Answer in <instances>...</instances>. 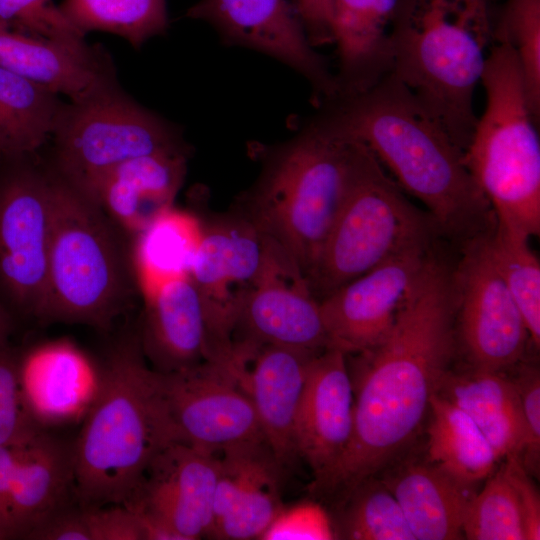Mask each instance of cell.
<instances>
[{
    "instance_id": "obj_1",
    "label": "cell",
    "mask_w": 540,
    "mask_h": 540,
    "mask_svg": "<svg viewBox=\"0 0 540 540\" xmlns=\"http://www.w3.org/2000/svg\"><path fill=\"white\" fill-rule=\"evenodd\" d=\"M455 350L453 275L431 257L387 336L356 353L349 369L352 436L318 491L346 498L408 445L428 416Z\"/></svg>"
},
{
    "instance_id": "obj_2",
    "label": "cell",
    "mask_w": 540,
    "mask_h": 540,
    "mask_svg": "<svg viewBox=\"0 0 540 540\" xmlns=\"http://www.w3.org/2000/svg\"><path fill=\"white\" fill-rule=\"evenodd\" d=\"M321 105L317 118L365 144L398 186L427 208L437 230L469 240L492 229L493 211L464 152L392 72L361 93Z\"/></svg>"
},
{
    "instance_id": "obj_3",
    "label": "cell",
    "mask_w": 540,
    "mask_h": 540,
    "mask_svg": "<svg viewBox=\"0 0 540 540\" xmlns=\"http://www.w3.org/2000/svg\"><path fill=\"white\" fill-rule=\"evenodd\" d=\"M502 0H398L391 72L464 152Z\"/></svg>"
},
{
    "instance_id": "obj_4",
    "label": "cell",
    "mask_w": 540,
    "mask_h": 540,
    "mask_svg": "<svg viewBox=\"0 0 540 540\" xmlns=\"http://www.w3.org/2000/svg\"><path fill=\"white\" fill-rule=\"evenodd\" d=\"M152 372L138 335L123 336L110 351L98 395L73 443L77 504L125 505L153 458L174 443Z\"/></svg>"
},
{
    "instance_id": "obj_5",
    "label": "cell",
    "mask_w": 540,
    "mask_h": 540,
    "mask_svg": "<svg viewBox=\"0 0 540 540\" xmlns=\"http://www.w3.org/2000/svg\"><path fill=\"white\" fill-rule=\"evenodd\" d=\"M352 150L353 139L315 117L272 149L247 195L246 217L280 244L305 276L342 205Z\"/></svg>"
},
{
    "instance_id": "obj_6",
    "label": "cell",
    "mask_w": 540,
    "mask_h": 540,
    "mask_svg": "<svg viewBox=\"0 0 540 540\" xmlns=\"http://www.w3.org/2000/svg\"><path fill=\"white\" fill-rule=\"evenodd\" d=\"M50 171L48 297L43 322L109 330L134 288L115 224L101 206Z\"/></svg>"
},
{
    "instance_id": "obj_7",
    "label": "cell",
    "mask_w": 540,
    "mask_h": 540,
    "mask_svg": "<svg viewBox=\"0 0 540 540\" xmlns=\"http://www.w3.org/2000/svg\"><path fill=\"white\" fill-rule=\"evenodd\" d=\"M481 84L486 102L464 162L495 219L540 233V141L520 64L506 43L490 48Z\"/></svg>"
},
{
    "instance_id": "obj_8",
    "label": "cell",
    "mask_w": 540,
    "mask_h": 540,
    "mask_svg": "<svg viewBox=\"0 0 540 540\" xmlns=\"http://www.w3.org/2000/svg\"><path fill=\"white\" fill-rule=\"evenodd\" d=\"M434 229L370 149L353 139L345 196L306 274L309 286L321 300L401 253L430 246Z\"/></svg>"
},
{
    "instance_id": "obj_9",
    "label": "cell",
    "mask_w": 540,
    "mask_h": 540,
    "mask_svg": "<svg viewBox=\"0 0 540 540\" xmlns=\"http://www.w3.org/2000/svg\"><path fill=\"white\" fill-rule=\"evenodd\" d=\"M50 139L52 169L87 196L125 161L189 150L178 127L133 100L119 84L81 102H64Z\"/></svg>"
},
{
    "instance_id": "obj_10",
    "label": "cell",
    "mask_w": 540,
    "mask_h": 540,
    "mask_svg": "<svg viewBox=\"0 0 540 540\" xmlns=\"http://www.w3.org/2000/svg\"><path fill=\"white\" fill-rule=\"evenodd\" d=\"M152 380L174 442L217 453L265 441L251 399L227 363L204 360L172 372L153 369Z\"/></svg>"
},
{
    "instance_id": "obj_11",
    "label": "cell",
    "mask_w": 540,
    "mask_h": 540,
    "mask_svg": "<svg viewBox=\"0 0 540 540\" xmlns=\"http://www.w3.org/2000/svg\"><path fill=\"white\" fill-rule=\"evenodd\" d=\"M265 235L247 218L203 226L188 275L203 311L206 359L226 361L233 348L240 316L259 275Z\"/></svg>"
},
{
    "instance_id": "obj_12",
    "label": "cell",
    "mask_w": 540,
    "mask_h": 540,
    "mask_svg": "<svg viewBox=\"0 0 540 540\" xmlns=\"http://www.w3.org/2000/svg\"><path fill=\"white\" fill-rule=\"evenodd\" d=\"M22 158L0 174V287L15 306L42 321L48 297L50 171Z\"/></svg>"
},
{
    "instance_id": "obj_13",
    "label": "cell",
    "mask_w": 540,
    "mask_h": 540,
    "mask_svg": "<svg viewBox=\"0 0 540 540\" xmlns=\"http://www.w3.org/2000/svg\"><path fill=\"white\" fill-rule=\"evenodd\" d=\"M488 233L467 240L453 275L456 330L472 368L503 372L521 360L530 336L493 260Z\"/></svg>"
},
{
    "instance_id": "obj_14",
    "label": "cell",
    "mask_w": 540,
    "mask_h": 540,
    "mask_svg": "<svg viewBox=\"0 0 540 540\" xmlns=\"http://www.w3.org/2000/svg\"><path fill=\"white\" fill-rule=\"evenodd\" d=\"M186 15L211 24L224 43L267 54L296 70L319 105L336 96L335 75L310 44L295 0H200Z\"/></svg>"
},
{
    "instance_id": "obj_15",
    "label": "cell",
    "mask_w": 540,
    "mask_h": 540,
    "mask_svg": "<svg viewBox=\"0 0 540 540\" xmlns=\"http://www.w3.org/2000/svg\"><path fill=\"white\" fill-rule=\"evenodd\" d=\"M430 258L429 246L410 249L319 300L329 348L347 355L378 345Z\"/></svg>"
},
{
    "instance_id": "obj_16",
    "label": "cell",
    "mask_w": 540,
    "mask_h": 540,
    "mask_svg": "<svg viewBox=\"0 0 540 540\" xmlns=\"http://www.w3.org/2000/svg\"><path fill=\"white\" fill-rule=\"evenodd\" d=\"M238 331L242 333L240 339L309 354L329 348L320 302L306 276L285 249L268 236L259 275L235 334Z\"/></svg>"
},
{
    "instance_id": "obj_17",
    "label": "cell",
    "mask_w": 540,
    "mask_h": 540,
    "mask_svg": "<svg viewBox=\"0 0 540 540\" xmlns=\"http://www.w3.org/2000/svg\"><path fill=\"white\" fill-rule=\"evenodd\" d=\"M316 354L237 339L228 359L254 406L263 437L283 469L298 456L295 421Z\"/></svg>"
},
{
    "instance_id": "obj_18",
    "label": "cell",
    "mask_w": 540,
    "mask_h": 540,
    "mask_svg": "<svg viewBox=\"0 0 540 540\" xmlns=\"http://www.w3.org/2000/svg\"><path fill=\"white\" fill-rule=\"evenodd\" d=\"M354 396L346 354L326 348L309 361L295 421L298 456L317 490L344 455L353 430Z\"/></svg>"
},
{
    "instance_id": "obj_19",
    "label": "cell",
    "mask_w": 540,
    "mask_h": 540,
    "mask_svg": "<svg viewBox=\"0 0 540 540\" xmlns=\"http://www.w3.org/2000/svg\"><path fill=\"white\" fill-rule=\"evenodd\" d=\"M218 465V452L171 443L153 458L139 488L125 505L150 511L181 540L207 537Z\"/></svg>"
},
{
    "instance_id": "obj_20",
    "label": "cell",
    "mask_w": 540,
    "mask_h": 540,
    "mask_svg": "<svg viewBox=\"0 0 540 540\" xmlns=\"http://www.w3.org/2000/svg\"><path fill=\"white\" fill-rule=\"evenodd\" d=\"M0 66L70 102H81L118 83L109 53L85 40L35 37L0 24Z\"/></svg>"
},
{
    "instance_id": "obj_21",
    "label": "cell",
    "mask_w": 540,
    "mask_h": 540,
    "mask_svg": "<svg viewBox=\"0 0 540 540\" xmlns=\"http://www.w3.org/2000/svg\"><path fill=\"white\" fill-rule=\"evenodd\" d=\"M24 406L42 430L82 420L94 403L101 369L69 340L41 344L19 357Z\"/></svg>"
},
{
    "instance_id": "obj_22",
    "label": "cell",
    "mask_w": 540,
    "mask_h": 540,
    "mask_svg": "<svg viewBox=\"0 0 540 540\" xmlns=\"http://www.w3.org/2000/svg\"><path fill=\"white\" fill-rule=\"evenodd\" d=\"M189 150L136 157L112 169L88 196L108 217L137 236L173 207L187 172Z\"/></svg>"
},
{
    "instance_id": "obj_23",
    "label": "cell",
    "mask_w": 540,
    "mask_h": 540,
    "mask_svg": "<svg viewBox=\"0 0 540 540\" xmlns=\"http://www.w3.org/2000/svg\"><path fill=\"white\" fill-rule=\"evenodd\" d=\"M74 499L73 443L40 432L16 464L7 498V539L27 535Z\"/></svg>"
},
{
    "instance_id": "obj_24",
    "label": "cell",
    "mask_w": 540,
    "mask_h": 540,
    "mask_svg": "<svg viewBox=\"0 0 540 540\" xmlns=\"http://www.w3.org/2000/svg\"><path fill=\"white\" fill-rule=\"evenodd\" d=\"M144 300L138 336L153 369L172 372L206 359L202 306L188 274L160 284Z\"/></svg>"
},
{
    "instance_id": "obj_25",
    "label": "cell",
    "mask_w": 540,
    "mask_h": 540,
    "mask_svg": "<svg viewBox=\"0 0 540 540\" xmlns=\"http://www.w3.org/2000/svg\"><path fill=\"white\" fill-rule=\"evenodd\" d=\"M398 0H332L338 54L335 97L361 93L392 70L390 28Z\"/></svg>"
},
{
    "instance_id": "obj_26",
    "label": "cell",
    "mask_w": 540,
    "mask_h": 540,
    "mask_svg": "<svg viewBox=\"0 0 540 540\" xmlns=\"http://www.w3.org/2000/svg\"><path fill=\"white\" fill-rule=\"evenodd\" d=\"M399 503L416 540L463 536V521L475 494L431 461L409 460L382 480Z\"/></svg>"
},
{
    "instance_id": "obj_27",
    "label": "cell",
    "mask_w": 540,
    "mask_h": 540,
    "mask_svg": "<svg viewBox=\"0 0 540 540\" xmlns=\"http://www.w3.org/2000/svg\"><path fill=\"white\" fill-rule=\"evenodd\" d=\"M436 393L472 419L499 460L508 455L520 457L526 440L522 404L516 385L502 371L449 370Z\"/></svg>"
},
{
    "instance_id": "obj_28",
    "label": "cell",
    "mask_w": 540,
    "mask_h": 540,
    "mask_svg": "<svg viewBox=\"0 0 540 540\" xmlns=\"http://www.w3.org/2000/svg\"><path fill=\"white\" fill-rule=\"evenodd\" d=\"M428 416L429 461L470 486L492 474L499 459L465 412L435 393Z\"/></svg>"
},
{
    "instance_id": "obj_29",
    "label": "cell",
    "mask_w": 540,
    "mask_h": 540,
    "mask_svg": "<svg viewBox=\"0 0 540 540\" xmlns=\"http://www.w3.org/2000/svg\"><path fill=\"white\" fill-rule=\"evenodd\" d=\"M58 96L0 66V156H29L43 147L64 103Z\"/></svg>"
},
{
    "instance_id": "obj_30",
    "label": "cell",
    "mask_w": 540,
    "mask_h": 540,
    "mask_svg": "<svg viewBox=\"0 0 540 540\" xmlns=\"http://www.w3.org/2000/svg\"><path fill=\"white\" fill-rule=\"evenodd\" d=\"M203 226L173 207L136 236L133 264L143 294L188 274Z\"/></svg>"
},
{
    "instance_id": "obj_31",
    "label": "cell",
    "mask_w": 540,
    "mask_h": 540,
    "mask_svg": "<svg viewBox=\"0 0 540 540\" xmlns=\"http://www.w3.org/2000/svg\"><path fill=\"white\" fill-rule=\"evenodd\" d=\"M59 7L84 35L112 33L136 49L168 28L166 0H63Z\"/></svg>"
},
{
    "instance_id": "obj_32",
    "label": "cell",
    "mask_w": 540,
    "mask_h": 540,
    "mask_svg": "<svg viewBox=\"0 0 540 540\" xmlns=\"http://www.w3.org/2000/svg\"><path fill=\"white\" fill-rule=\"evenodd\" d=\"M530 237L494 217L488 233L493 260L524 318L530 341L540 344V263Z\"/></svg>"
},
{
    "instance_id": "obj_33",
    "label": "cell",
    "mask_w": 540,
    "mask_h": 540,
    "mask_svg": "<svg viewBox=\"0 0 540 540\" xmlns=\"http://www.w3.org/2000/svg\"><path fill=\"white\" fill-rule=\"evenodd\" d=\"M340 535L352 540H415L403 511L381 480L368 478L346 498Z\"/></svg>"
},
{
    "instance_id": "obj_34",
    "label": "cell",
    "mask_w": 540,
    "mask_h": 540,
    "mask_svg": "<svg viewBox=\"0 0 540 540\" xmlns=\"http://www.w3.org/2000/svg\"><path fill=\"white\" fill-rule=\"evenodd\" d=\"M462 530L470 540H526L519 500L503 465L471 498Z\"/></svg>"
},
{
    "instance_id": "obj_35",
    "label": "cell",
    "mask_w": 540,
    "mask_h": 540,
    "mask_svg": "<svg viewBox=\"0 0 540 540\" xmlns=\"http://www.w3.org/2000/svg\"><path fill=\"white\" fill-rule=\"evenodd\" d=\"M493 40L514 50L531 110L539 121L540 0H502L494 22Z\"/></svg>"
},
{
    "instance_id": "obj_36",
    "label": "cell",
    "mask_w": 540,
    "mask_h": 540,
    "mask_svg": "<svg viewBox=\"0 0 540 540\" xmlns=\"http://www.w3.org/2000/svg\"><path fill=\"white\" fill-rule=\"evenodd\" d=\"M278 463L269 466L248 488L234 508L209 532L208 537L249 540L266 534L282 510Z\"/></svg>"
},
{
    "instance_id": "obj_37",
    "label": "cell",
    "mask_w": 540,
    "mask_h": 540,
    "mask_svg": "<svg viewBox=\"0 0 540 540\" xmlns=\"http://www.w3.org/2000/svg\"><path fill=\"white\" fill-rule=\"evenodd\" d=\"M0 24L27 35L53 40H85L53 0H0Z\"/></svg>"
},
{
    "instance_id": "obj_38",
    "label": "cell",
    "mask_w": 540,
    "mask_h": 540,
    "mask_svg": "<svg viewBox=\"0 0 540 540\" xmlns=\"http://www.w3.org/2000/svg\"><path fill=\"white\" fill-rule=\"evenodd\" d=\"M19 357L8 345L0 346V446L24 445L40 432L29 416L19 383Z\"/></svg>"
},
{
    "instance_id": "obj_39",
    "label": "cell",
    "mask_w": 540,
    "mask_h": 540,
    "mask_svg": "<svg viewBox=\"0 0 540 540\" xmlns=\"http://www.w3.org/2000/svg\"><path fill=\"white\" fill-rule=\"evenodd\" d=\"M512 381L520 396L526 429V440L520 459L529 474L538 476L540 467L539 370L536 367L524 365Z\"/></svg>"
},
{
    "instance_id": "obj_40",
    "label": "cell",
    "mask_w": 540,
    "mask_h": 540,
    "mask_svg": "<svg viewBox=\"0 0 540 540\" xmlns=\"http://www.w3.org/2000/svg\"><path fill=\"white\" fill-rule=\"evenodd\" d=\"M86 510L91 540H142L138 519L129 507L108 505Z\"/></svg>"
},
{
    "instance_id": "obj_41",
    "label": "cell",
    "mask_w": 540,
    "mask_h": 540,
    "mask_svg": "<svg viewBox=\"0 0 540 540\" xmlns=\"http://www.w3.org/2000/svg\"><path fill=\"white\" fill-rule=\"evenodd\" d=\"M522 510L526 540L540 539V497L519 455H508L502 464Z\"/></svg>"
},
{
    "instance_id": "obj_42",
    "label": "cell",
    "mask_w": 540,
    "mask_h": 540,
    "mask_svg": "<svg viewBox=\"0 0 540 540\" xmlns=\"http://www.w3.org/2000/svg\"><path fill=\"white\" fill-rule=\"evenodd\" d=\"M32 540H91L86 507L76 503L53 513L26 537Z\"/></svg>"
},
{
    "instance_id": "obj_43",
    "label": "cell",
    "mask_w": 540,
    "mask_h": 540,
    "mask_svg": "<svg viewBox=\"0 0 540 540\" xmlns=\"http://www.w3.org/2000/svg\"><path fill=\"white\" fill-rule=\"evenodd\" d=\"M295 4L310 44L332 43V0H295Z\"/></svg>"
},
{
    "instance_id": "obj_44",
    "label": "cell",
    "mask_w": 540,
    "mask_h": 540,
    "mask_svg": "<svg viewBox=\"0 0 540 540\" xmlns=\"http://www.w3.org/2000/svg\"><path fill=\"white\" fill-rule=\"evenodd\" d=\"M25 445L0 446V539H7V498L16 464Z\"/></svg>"
},
{
    "instance_id": "obj_45",
    "label": "cell",
    "mask_w": 540,
    "mask_h": 540,
    "mask_svg": "<svg viewBox=\"0 0 540 540\" xmlns=\"http://www.w3.org/2000/svg\"><path fill=\"white\" fill-rule=\"evenodd\" d=\"M10 332V323L6 314L0 309V346L7 344Z\"/></svg>"
}]
</instances>
